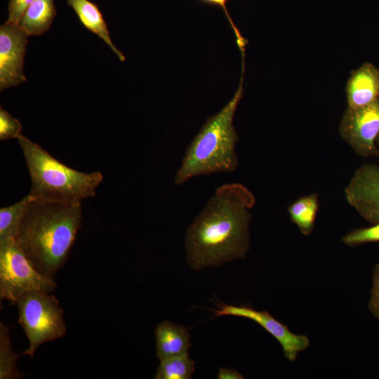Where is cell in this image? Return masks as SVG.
Wrapping results in <instances>:
<instances>
[{
	"mask_svg": "<svg viewBox=\"0 0 379 379\" xmlns=\"http://www.w3.org/2000/svg\"><path fill=\"white\" fill-rule=\"evenodd\" d=\"M255 199L244 185L219 186L187 227L186 261L194 270L244 258L250 247V210Z\"/></svg>",
	"mask_w": 379,
	"mask_h": 379,
	"instance_id": "1",
	"label": "cell"
},
{
	"mask_svg": "<svg viewBox=\"0 0 379 379\" xmlns=\"http://www.w3.org/2000/svg\"><path fill=\"white\" fill-rule=\"evenodd\" d=\"M81 220V203L32 198L14 239L39 272L54 279L68 260Z\"/></svg>",
	"mask_w": 379,
	"mask_h": 379,
	"instance_id": "2",
	"label": "cell"
},
{
	"mask_svg": "<svg viewBox=\"0 0 379 379\" xmlns=\"http://www.w3.org/2000/svg\"><path fill=\"white\" fill-rule=\"evenodd\" d=\"M241 55V77L237 91L220 112L207 119L187 147L175 173V185L199 175L236 171L239 163L236 146L239 138L233 120L244 91L245 54Z\"/></svg>",
	"mask_w": 379,
	"mask_h": 379,
	"instance_id": "3",
	"label": "cell"
},
{
	"mask_svg": "<svg viewBox=\"0 0 379 379\" xmlns=\"http://www.w3.org/2000/svg\"><path fill=\"white\" fill-rule=\"evenodd\" d=\"M31 178L29 195L46 202L81 203L95 195L100 172L74 170L55 159L38 144L20 134L17 138Z\"/></svg>",
	"mask_w": 379,
	"mask_h": 379,
	"instance_id": "4",
	"label": "cell"
},
{
	"mask_svg": "<svg viewBox=\"0 0 379 379\" xmlns=\"http://www.w3.org/2000/svg\"><path fill=\"white\" fill-rule=\"evenodd\" d=\"M15 305L18 322L29 340L23 355L32 357L41 345L65 335L63 310L54 295L46 292L27 293L18 299Z\"/></svg>",
	"mask_w": 379,
	"mask_h": 379,
	"instance_id": "5",
	"label": "cell"
},
{
	"mask_svg": "<svg viewBox=\"0 0 379 379\" xmlns=\"http://www.w3.org/2000/svg\"><path fill=\"white\" fill-rule=\"evenodd\" d=\"M58 285L54 279L39 272L14 239L0 241V299L16 305L30 292L51 293Z\"/></svg>",
	"mask_w": 379,
	"mask_h": 379,
	"instance_id": "6",
	"label": "cell"
},
{
	"mask_svg": "<svg viewBox=\"0 0 379 379\" xmlns=\"http://www.w3.org/2000/svg\"><path fill=\"white\" fill-rule=\"evenodd\" d=\"M340 133L358 155H378L379 98L366 106L347 109L341 120Z\"/></svg>",
	"mask_w": 379,
	"mask_h": 379,
	"instance_id": "7",
	"label": "cell"
},
{
	"mask_svg": "<svg viewBox=\"0 0 379 379\" xmlns=\"http://www.w3.org/2000/svg\"><path fill=\"white\" fill-rule=\"evenodd\" d=\"M213 310L215 317L234 316L249 319L263 328L281 345L285 357L291 362L295 361L300 352L307 350L310 340L307 335H298L289 330L286 324L273 317L267 311L255 310L246 305L218 303Z\"/></svg>",
	"mask_w": 379,
	"mask_h": 379,
	"instance_id": "8",
	"label": "cell"
},
{
	"mask_svg": "<svg viewBox=\"0 0 379 379\" xmlns=\"http://www.w3.org/2000/svg\"><path fill=\"white\" fill-rule=\"evenodd\" d=\"M28 35L18 25L0 26V91L26 81L23 65Z\"/></svg>",
	"mask_w": 379,
	"mask_h": 379,
	"instance_id": "9",
	"label": "cell"
},
{
	"mask_svg": "<svg viewBox=\"0 0 379 379\" xmlns=\"http://www.w3.org/2000/svg\"><path fill=\"white\" fill-rule=\"evenodd\" d=\"M347 203L371 223L379 222V166L364 164L345 188Z\"/></svg>",
	"mask_w": 379,
	"mask_h": 379,
	"instance_id": "10",
	"label": "cell"
},
{
	"mask_svg": "<svg viewBox=\"0 0 379 379\" xmlns=\"http://www.w3.org/2000/svg\"><path fill=\"white\" fill-rule=\"evenodd\" d=\"M347 109L366 106L379 98V69L365 62L352 72L347 84Z\"/></svg>",
	"mask_w": 379,
	"mask_h": 379,
	"instance_id": "11",
	"label": "cell"
},
{
	"mask_svg": "<svg viewBox=\"0 0 379 379\" xmlns=\"http://www.w3.org/2000/svg\"><path fill=\"white\" fill-rule=\"evenodd\" d=\"M156 355L159 361L188 354L190 335L182 325L164 320L154 330Z\"/></svg>",
	"mask_w": 379,
	"mask_h": 379,
	"instance_id": "12",
	"label": "cell"
},
{
	"mask_svg": "<svg viewBox=\"0 0 379 379\" xmlns=\"http://www.w3.org/2000/svg\"><path fill=\"white\" fill-rule=\"evenodd\" d=\"M67 3L74 11L82 25L102 39L121 61H124L126 58L114 45L99 8L89 0H67Z\"/></svg>",
	"mask_w": 379,
	"mask_h": 379,
	"instance_id": "13",
	"label": "cell"
},
{
	"mask_svg": "<svg viewBox=\"0 0 379 379\" xmlns=\"http://www.w3.org/2000/svg\"><path fill=\"white\" fill-rule=\"evenodd\" d=\"M55 15L54 0H35L25 11L18 25L28 36H39L49 30Z\"/></svg>",
	"mask_w": 379,
	"mask_h": 379,
	"instance_id": "14",
	"label": "cell"
},
{
	"mask_svg": "<svg viewBox=\"0 0 379 379\" xmlns=\"http://www.w3.org/2000/svg\"><path fill=\"white\" fill-rule=\"evenodd\" d=\"M319 209L317 194L303 197L288 207L291 220L304 235H310L314 227Z\"/></svg>",
	"mask_w": 379,
	"mask_h": 379,
	"instance_id": "15",
	"label": "cell"
},
{
	"mask_svg": "<svg viewBox=\"0 0 379 379\" xmlns=\"http://www.w3.org/2000/svg\"><path fill=\"white\" fill-rule=\"evenodd\" d=\"M32 197L27 194L15 204L0 209V241L15 239Z\"/></svg>",
	"mask_w": 379,
	"mask_h": 379,
	"instance_id": "16",
	"label": "cell"
},
{
	"mask_svg": "<svg viewBox=\"0 0 379 379\" xmlns=\"http://www.w3.org/2000/svg\"><path fill=\"white\" fill-rule=\"evenodd\" d=\"M19 354L14 352L9 327L0 322V379H19L22 374L17 366Z\"/></svg>",
	"mask_w": 379,
	"mask_h": 379,
	"instance_id": "17",
	"label": "cell"
},
{
	"mask_svg": "<svg viewBox=\"0 0 379 379\" xmlns=\"http://www.w3.org/2000/svg\"><path fill=\"white\" fill-rule=\"evenodd\" d=\"M194 371L195 362L187 354L161 360L154 378L190 379Z\"/></svg>",
	"mask_w": 379,
	"mask_h": 379,
	"instance_id": "18",
	"label": "cell"
},
{
	"mask_svg": "<svg viewBox=\"0 0 379 379\" xmlns=\"http://www.w3.org/2000/svg\"><path fill=\"white\" fill-rule=\"evenodd\" d=\"M342 241L350 246L379 242V222L373 223L368 227L358 228L351 231L343 237Z\"/></svg>",
	"mask_w": 379,
	"mask_h": 379,
	"instance_id": "19",
	"label": "cell"
},
{
	"mask_svg": "<svg viewBox=\"0 0 379 379\" xmlns=\"http://www.w3.org/2000/svg\"><path fill=\"white\" fill-rule=\"evenodd\" d=\"M20 122L2 107L0 109V140L18 138L21 134Z\"/></svg>",
	"mask_w": 379,
	"mask_h": 379,
	"instance_id": "20",
	"label": "cell"
},
{
	"mask_svg": "<svg viewBox=\"0 0 379 379\" xmlns=\"http://www.w3.org/2000/svg\"><path fill=\"white\" fill-rule=\"evenodd\" d=\"M199 2L208 5V6H217L220 8L227 19L230 27L233 29L234 34L237 38V43L238 45V47L239 50L245 51V45H246V40L243 38L241 36L240 32L237 29V27L235 26L234 22L232 20V18L230 15L229 11L227 8V4L230 0H198Z\"/></svg>",
	"mask_w": 379,
	"mask_h": 379,
	"instance_id": "21",
	"label": "cell"
},
{
	"mask_svg": "<svg viewBox=\"0 0 379 379\" xmlns=\"http://www.w3.org/2000/svg\"><path fill=\"white\" fill-rule=\"evenodd\" d=\"M34 1L35 0H9L8 6V15L6 22L18 25L25 11Z\"/></svg>",
	"mask_w": 379,
	"mask_h": 379,
	"instance_id": "22",
	"label": "cell"
},
{
	"mask_svg": "<svg viewBox=\"0 0 379 379\" xmlns=\"http://www.w3.org/2000/svg\"><path fill=\"white\" fill-rule=\"evenodd\" d=\"M372 279L368 310L376 319H379V263L374 267Z\"/></svg>",
	"mask_w": 379,
	"mask_h": 379,
	"instance_id": "23",
	"label": "cell"
},
{
	"mask_svg": "<svg viewBox=\"0 0 379 379\" xmlns=\"http://www.w3.org/2000/svg\"><path fill=\"white\" fill-rule=\"evenodd\" d=\"M217 378L218 379H243L244 377L234 369L221 368Z\"/></svg>",
	"mask_w": 379,
	"mask_h": 379,
	"instance_id": "24",
	"label": "cell"
},
{
	"mask_svg": "<svg viewBox=\"0 0 379 379\" xmlns=\"http://www.w3.org/2000/svg\"><path fill=\"white\" fill-rule=\"evenodd\" d=\"M376 145H377V147H378V155H379V135H378V137L376 138Z\"/></svg>",
	"mask_w": 379,
	"mask_h": 379,
	"instance_id": "25",
	"label": "cell"
}]
</instances>
